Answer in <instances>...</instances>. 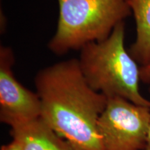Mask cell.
Instances as JSON below:
<instances>
[{
  "label": "cell",
  "instance_id": "cell-5",
  "mask_svg": "<svg viewBox=\"0 0 150 150\" xmlns=\"http://www.w3.org/2000/svg\"><path fill=\"white\" fill-rule=\"evenodd\" d=\"M15 58L8 47L0 48V120L11 126L41 116V102L36 93L22 86L12 70Z\"/></svg>",
  "mask_w": 150,
  "mask_h": 150
},
{
  "label": "cell",
  "instance_id": "cell-2",
  "mask_svg": "<svg viewBox=\"0 0 150 150\" xmlns=\"http://www.w3.org/2000/svg\"><path fill=\"white\" fill-rule=\"evenodd\" d=\"M125 24H118L109 37L86 45L79 64L88 84L107 98L119 97L150 108L139 91L140 67L125 47Z\"/></svg>",
  "mask_w": 150,
  "mask_h": 150
},
{
  "label": "cell",
  "instance_id": "cell-7",
  "mask_svg": "<svg viewBox=\"0 0 150 150\" xmlns=\"http://www.w3.org/2000/svg\"><path fill=\"white\" fill-rule=\"evenodd\" d=\"M136 26V40L129 53L141 66L150 61V0H127Z\"/></svg>",
  "mask_w": 150,
  "mask_h": 150
},
{
  "label": "cell",
  "instance_id": "cell-10",
  "mask_svg": "<svg viewBox=\"0 0 150 150\" xmlns=\"http://www.w3.org/2000/svg\"><path fill=\"white\" fill-rule=\"evenodd\" d=\"M144 150H150V127L149 129V133H148L147 145H146V147Z\"/></svg>",
  "mask_w": 150,
  "mask_h": 150
},
{
  "label": "cell",
  "instance_id": "cell-1",
  "mask_svg": "<svg viewBox=\"0 0 150 150\" xmlns=\"http://www.w3.org/2000/svg\"><path fill=\"white\" fill-rule=\"evenodd\" d=\"M40 117L76 150H105L97 122L107 97L94 91L81 71L78 59L50 65L37 73Z\"/></svg>",
  "mask_w": 150,
  "mask_h": 150
},
{
  "label": "cell",
  "instance_id": "cell-6",
  "mask_svg": "<svg viewBox=\"0 0 150 150\" xmlns=\"http://www.w3.org/2000/svg\"><path fill=\"white\" fill-rule=\"evenodd\" d=\"M10 134L22 150H76L41 117L11 125Z\"/></svg>",
  "mask_w": 150,
  "mask_h": 150
},
{
  "label": "cell",
  "instance_id": "cell-8",
  "mask_svg": "<svg viewBox=\"0 0 150 150\" xmlns=\"http://www.w3.org/2000/svg\"><path fill=\"white\" fill-rule=\"evenodd\" d=\"M140 81L145 83H150V61L140 67Z\"/></svg>",
  "mask_w": 150,
  "mask_h": 150
},
{
  "label": "cell",
  "instance_id": "cell-3",
  "mask_svg": "<svg viewBox=\"0 0 150 150\" xmlns=\"http://www.w3.org/2000/svg\"><path fill=\"white\" fill-rule=\"evenodd\" d=\"M57 1V28L48 47L59 56L104 40L131 13L127 0Z\"/></svg>",
  "mask_w": 150,
  "mask_h": 150
},
{
  "label": "cell",
  "instance_id": "cell-4",
  "mask_svg": "<svg viewBox=\"0 0 150 150\" xmlns=\"http://www.w3.org/2000/svg\"><path fill=\"white\" fill-rule=\"evenodd\" d=\"M150 127V108L122 97L107 98L97 122L105 150H144Z\"/></svg>",
  "mask_w": 150,
  "mask_h": 150
},
{
  "label": "cell",
  "instance_id": "cell-9",
  "mask_svg": "<svg viewBox=\"0 0 150 150\" xmlns=\"http://www.w3.org/2000/svg\"><path fill=\"white\" fill-rule=\"evenodd\" d=\"M1 150H22L21 147L16 141L13 140L10 143L3 145L1 148Z\"/></svg>",
  "mask_w": 150,
  "mask_h": 150
}]
</instances>
